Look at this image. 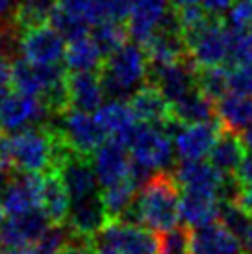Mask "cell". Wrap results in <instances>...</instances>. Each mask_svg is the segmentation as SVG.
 <instances>
[{
  "label": "cell",
  "instance_id": "cell-1",
  "mask_svg": "<svg viewBox=\"0 0 252 254\" xmlns=\"http://www.w3.org/2000/svg\"><path fill=\"white\" fill-rule=\"evenodd\" d=\"M72 152L54 128L34 127L0 137V163L24 175H47Z\"/></svg>",
  "mask_w": 252,
  "mask_h": 254
},
{
  "label": "cell",
  "instance_id": "cell-2",
  "mask_svg": "<svg viewBox=\"0 0 252 254\" xmlns=\"http://www.w3.org/2000/svg\"><path fill=\"white\" fill-rule=\"evenodd\" d=\"M180 186L169 173H156L143 182L135 202L123 215V221L163 232L180 223Z\"/></svg>",
  "mask_w": 252,
  "mask_h": 254
},
{
  "label": "cell",
  "instance_id": "cell-3",
  "mask_svg": "<svg viewBox=\"0 0 252 254\" xmlns=\"http://www.w3.org/2000/svg\"><path fill=\"white\" fill-rule=\"evenodd\" d=\"M165 127L137 123L125 139L132 156L133 177L137 182H147L156 173H165L175 160V145Z\"/></svg>",
  "mask_w": 252,
  "mask_h": 254
},
{
  "label": "cell",
  "instance_id": "cell-4",
  "mask_svg": "<svg viewBox=\"0 0 252 254\" xmlns=\"http://www.w3.org/2000/svg\"><path fill=\"white\" fill-rule=\"evenodd\" d=\"M102 82L112 99H128L150 76V62L141 43H125L102 65Z\"/></svg>",
  "mask_w": 252,
  "mask_h": 254
},
{
  "label": "cell",
  "instance_id": "cell-5",
  "mask_svg": "<svg viewBox=\"0 0 252 254\" xmlns=\"http://www.w3.org/2000/svg\"><path fill=\"white\" fill-rule=\"evenodd\" d=\"M184 41L189 62L198 71L219 67L230 58L232 32L219 21V17H210L196 30L186 34Z\"/></svg>",
  "mask_w": 252,
  "mask_h": 254
},
{
  "label": "cell",
  "instance_id": "cell-6",
  "mask_svg": "<svg viewBox=\"0 0 252 254\" xmlns=\"http://www.w3.org/2000/svg\"><path fill=\"white\" fill-rule=\"evenodd\" d=\"M58 115H60V121L54 132L74 154L91 156L108 139V135L98 125L95 113L67 108L65 112Z\"/></svg>",
  "mask_w": 252,
  "mask_h": 254
},
{
  "label": "cell",
  "instance_id": "cell-7",
  "mask_svg": "<svg viewBox=\"0 0 252 254\" xmlns=\"http://www.w3.org/2000/svg\"><path fill=\"white\" fill-rule=\"evenodd\" d=\"M50 113V106L39 97L19 89L7 91L0 99V130L6 134H15L41 127V123L49 119Z\"/></svg>",
  "mask_w": 252,
  "mask_h": 254
},
{
  "label": "cell",
  "instance_id": "cell-8",
  "mask_svg": "<svg viewBox=\"0 0 252 254\" xmlns=\"http://www.w3.org/2000/svg\"><path fill=\"white\" fill-rule=\"evenodd\" d=\"M165 128L173 134L175 152L182 162H196V160L208 158L223 132L221 125L213 121L180 125L173 119L165 125Z\"/></svg>",
  "mask_w": 252,
  "mask_h": 254
},
{
  "label": "cell",
  "instance_id": "cell-9",
  "mask_svg": "<svg viewBox=\"0 0 252 254\" xmlns=\"http://www.w3.org/2000/svg\"><path fill=\"white\" fill-rule=\"evenodd\" d=\"M67 39L52 24L22 30L19 37L21 58L34 65H60L65 60Z\"/></svg>",
  "mask_w": 252,
  "mask_h": 254
},
{
  "label": "cell",
  "instance_id": "cell-10",
  "mask_svg": "<svg viewBox=\"0 0 252 254\" xmlns=\"http://www.w3.org/2000/svg\"><path fill=\"white\" fill-rule=\"evenodd\" d=\"M95 240L97 245H108L123 254H156V238L152 230L123 219L108 221Z\"/></svg>",
  "mask_w": 252,
  "mask_h": 254
},
{
  "label": "cell",
  "instance_id": "cell-11",
  "mask_svg": "<svg viewBox=\"0 0 252 254\" xmlns=\"http://www.w3.org/2000/svg\"><path fill=\"white\" fill-rule=\"evenodd\" d=\"M91 163L100 188H108L133 177V163L128 147L115 137H108L93 152Z\"/></svg>",
  "mask_w": 252,
  "mask_h": 254
},
{
  "label": "cell",
  "instance_id": "cell-12",
  "mask_svg": "<svg viewBox=\"0 0 252 254\" xmlns=\"http://www.w3.org/2000/svg\"><path fill=\"white\" fill-rule=\"evenodd\" d=\"M43 175H24L19 173L7 182L6 190L0 195V208L6 217L22 215L41 210Z\"/></svg>",
  "mask_w": 252,
  "mask_h": 254
},
{
  "label": "cell",
  "instance_id": "cell-13",
  "mask_svg": "<svg viewBox=\"0 0 252 254\" xmlns=\"http://www.w3.org/2000/svg\"><path fill=\"white\" fill-rule=\"evenodd\" d=\"M50 225L52 223L41 210L2 219L0 221V249L32 247Z\"/></svg>",
  "mask_w": 252,
  "mask_h": 254
},
{
  "label": "cell",
  "instance_id": "cell-14",
  "mask_svg": "<svg viewBox=\"0 0 252 254\" xmlns=\"http://www.w3.org/2000/svg\"><path fill=\"white\" fill-rule=\"evenodd\" d=\"M56 171L65 184V190L69 193L70 200H80V198H87L100 193L98 191L100 184H98L89 156L69 152L60 162Z\"/></svg>",
  "mask_w": 252,
  "mask_h": 254
},
{
  "label": "cell",
  "instance_id": "cell-15",
  "mask_svg": "<svg viewBox=\"0 0 252 254\" xmlns=\"http://www.w3.org/2000/svg\"><path fill=\"white\" fill-rule=\"evenodd\" d=\"M143 47L147 50L150 67L175 64V62L186 60L188 58V47H186L184 36L180 32L178 21H176V15L175 17H167L163 26Z\"/></svg>",
  "mask_w": 252,
  "mask_h": 254
},
{
  "label": "cell",
  "instance_id": "cell-16",
  "mask_svg": "<svg viewBox=\"0 0 252 254\" xmlns=\"http://www.w3.org/2000/svg\"><path fill=\"white\" fill-rule=\"evenodd\" d=\"M195 65L182 60V62H175V64L158 65V67H150V78L152 84L163 93V97L175 104L176 100L184 99L186 95L196 89V74Z\"/></svg>",
  "mask_w": 252,
  "mask_h": 254
},
{
  "label": "cell",
  "instance_id": "cell-17",
  "mask_svg": "<svg viewBox=\"0 0 252 254\" xmlns=\"http://www.w3.org/2000/svg\"><path fill=\"white\" fill-rule=\"evenodd\" d=\"M69 108L95 113L108 97L102 76L93 71L70 72L65 78Z\"/></svg>",
  "mask_w": 252,
  "mask_h": 254
},
{
  "label": "cell",
  "instance_id": "cell-18",
  "mask_svg": "<svg viewBox=\"0 0 252 254\" xmlns=\"http://www.w3.org/2000/svg\"><path fill=\"white\" fill-rule=\"evenodd\" d=\"M169 0H132L128 15V34L133 41L145 43L167 21Z\"/></svg>",
  "mask_w": 252,
  "mask_h": 254
},
{
  "label": "cell",
  "instance_id": "cell-19",
  "mask_svg": "<svg viewBox=\"0 0 252 254\" xmlns=\"http://www.w3.org/2000/svg\"><path fill=\"white\" fill-rule=\"evenodd\" d=\"M108 213L102 204L100 193L80 200H70L67 225L72 236L80 238H95L106 225H108Z\"/></svg>",
  "mask_w": 252,
  "mask_h": 254
},
{
  "label": "cell",
  "instance_id": "cell-20",
  "mask_svg": "<svg viewBox=\"0 0 252 254\" xmlns=\"http://www.w3.org/2000/svg\"><path fill=\"white\" fill-rule=\"evenodd\" d=\"M223 197L208 191L182 190L180 197V221L188 228L210 225L219 219Z\"/></svg>",
  "mask_w": 252,
  "mask_h": 254
},
{
  "label": "cell",
  "instance_id": "cell-21",
  "mask_svg": "<svg viewBox=\"0 0 252 254\" xmlns=\"http://www.w3.org/2000/svg\"><path fill=\"white\" fill-rule=\"evenodd\" d=\"M193 254H243V240L221 221L193 228Z\"/></svg>",
  "mask_w": 252,
  "mask_h": 254
},
{
  "label": "cell",
  "instance_id": "cell-22",
  "mask_svg": "<svg viewBox=\"0 0 252 254\" xmlns=\"http://www.w3.org/2000/svg\"><path fill=\"white\" fill-rule=\"evenodd\" d=\"M128 102H130L133 115L137 117L139 123L165 127L169 121H173L171 102L163 97V93L154 84L141 85L139 89L130 97Z\"/></svg>",
  "mask_w": 252,
  "mask_h": 254
},
{
  "label": "cell",
  "instance_id": "cell-23",
  "mask_svg": "<svg viewBox=\"0 0 252 254\" xmlns=\"http://www.w3.org/2000/svg\"><path fill=\"white\" fill-rule=\"evenodd\" d=\"M95 117L108 137H115L123 143L139 123L133 115L130 102H126L125 99H112L104 102L95 112Z\"/></svg>",
  "mask_w": 252,
  "mask_h": 254
},
{
  "label": "cell",
  "instance_id": "cell-24",
  "mask_svg": "<svg viewBox=\"0 0 252 254\" xmlns=\"http://www.w3.org/2000/svg\"><path fill=\"white\" fill-rule=\"evenodd\" d=\"M106 62L104 50L100 49L93 34H82L67 41L65 49V65L70 72H85L102 69Z\"/></svg>",
  "mask_w": 252,
  "mask_h": 254
},
{
  "label": "cell",
  "instance_id": "cell-25",
  "mask_svg": "<svg viewBox=\"0 0 252 254\" xmlns=\"http://www.w3.org/2000/svg\"><path fill=\"white\" fill-rule=\"evenodd\" d=\"M215 117L223 130L243 132L252 125V95L226 93L215 100Z\"/></svg>",
  "mask_w": 252,
  "mask_h": 254
},
{
  "label": "cell",
  "instance_id": "cell-26",
  "mask_svg": "<svg viewBox=\"0 0 252 254\" xmlns=\"http://www.w3.org/2000/svg\"><path fill=\"white\" fill-rule=\"evenodd\" d=\"M70 208V197L58 171L43 175L41 212L49 217L52 225H63L67 221Z\"/></svg>",
  "mask_w": 252,
  "mask_h": 254
},
{
  "label": "cell",
  "instance_id": "cell-27",
  "mask_svg": "<svg viewBox=\"0 0 252 254\" xmlns=\"http://www.w3.org/2000/svg\"><path fill=\"white\" fill-rule=\"evenodd\" d=\"M245 143L239 137L236 132H228V130H223L219 139L215 141L213 148L210 152V160L208 162L217 167L223 175L226 177H232L236 175L239 169V165L245 158Z\"/></svg>",
  "mask_w": 252,
  "mask_h": 254
},
{
  "label": "cell",
  "instance_id": "cell-28",
  "mask_svg": "<svg viewBox=\"0 0 252 254\" xmlns=\"http://www.w3.org/2000/svg\"><path fill=\"white\" fill-rule=\"evenodd\" d=\"M171 115L180 125L211 121V117L215 115V100L206 97L198 89H193L184 99L176 100L175 104H171Z\"/></svg>",
  "mask_w": 252,
  "mask_h": 254
},
{
  "label": "cell",
  "instance_id": "cell-29",
  "mask_svg": "<svg viewBox=\"0 0 252 254\" xmlns=\"http://www.w3.org/2000/svg\"><path fill=\"white\" fill-rule=\"evenodd\" d=\"M137 188H139V182L135 180V177H132L126 178V180H123L119 184L108 186V188H104V191H100L102 204H104L110 221L123 219V215L130 210V206L137 198V193H139Z\"/></svg>",
  "mask_w": 252,
  "mask_h": 254
},
{
  "label": "cell",
  "instance_id": "cell-30",
  "mask_svg": "<svg viewBox=\"0 0 252 254\" xmlns=\"http://www.w3.org/2000/svg\"><path fill=\"white\" fill-rule=\"evenodd\" d=\"M54 7H56V0H21L13 11L15 26L22 32L34 26L49 24Z\"/></svg>",
  "mask_w": 252,
  "mask_h": 254
},
{
  "label": "cell",
  "instance_id": "cell-31",
  "mask_svg": "<svg viewBox=\"0 0 252 254\" xmlns=\"http://www.w3.org/2000/svg\"><path fill=\"white\" fill-rule=\"evenodd\" d=\"M156 254H193L191 230L186 225H176L160 232L156 238Z\"/></svg>",
  "mask_w": 252,
  "mask_h": 254
},
{
  "label": "cell",
  "instance_id": "cell-32",
  "mask_svg": "<svg viewBox=\"0 0 252 254\" xmlns=\"http://www.w3.org/2000/svg\"><path fill=\"white\" fill-rule=\"evenodd\" d=\"M196 89L202 91L211 100H219L228 93V69L223 65L200 69L196 72Z\"/></svg>",
  "mask_w": 252,
  "mask_h": 254
},
{
  "label": "cell",
  "instance_id": "cell-33",
  "mask_svg": "<svg viewBox=\"0 0 252 254\" xmlns=\"http://www.w3.org/2000/svg\"><path fill=\"white\" fill-rule=\"evenodd\" d=\"M126 36H128V28H125L119 21L100 22V24H97L95 30H93V37L97 39V43L100 45V49L104 50L106 58L125 45Z\"/></svg>",
  "mask_w": 252,
  "mask_h": 254
},
{
  "label": "cell",
  "instance_id": "cell-34",
  "mask_svg": "<svg viewBox=\"0 0 252 254\" xmlns=\"http://www.w3.org/2000/svg\"><path fill=\"white\" fill-rule=\"evenodd\" d=\"M70 240L72 232L69 230V226L65 228L63 225H50L32 247L35 254H63Z\"/></svg>",
  "mask_w": 252,
  "mask_h": 254
},
{
  "label": "cell",
  "instance_id": "cell-35",
  "mask_svg": "<svg viewBox=\"0 0 252 254\" xmlns=\"http://www.w3.org/2000/svg\"><path fill=\"white\" fill-rule=\"evenodd\" d=\"M252 215L247 210H243L236 200H224L221 206V213H219V221L223 223L228 230L239 236L241 240L245 238L249 225H251Z\"/></svg>",
  "mask_w": 252,
  "mask_h": 254
},
{
  "label": "cell",
  "instance_id": "cell-36",
  "mask_svg": "<svg viewBox=\"0 0 252 254\" xmlns=\"http://www.w3.org/2000/svg\"><path fill=\"white\" fill-rule=\"evenodd\" d=\"M230 58L234 64L252 65V26L245 30H232Z\"/></svg>",
  "mask_w": 252,
  "mask_h": 254
},
{
  "label": "cell",
  "instance_id": "cell-37",
  "mask_svg": "<svg viewBox=\"0 0 252 254\" xmlns=\"http://www.w3.org/2000/svg\"><path fill=\"white\" fill-rule=\"evenodd\" d=\"M228 93L252 95V65L234 64L228 69Z\"/></svg>",
  "mask_w": 252,
  "mask_h": 254
},
{
  "label": "cell",
  "instance_id": "cell-38",
  "mask_svg": "<svg viewBox=\"0 0 252 254\" xmlns=\"http://www.w3.org/2000/svg\"><path fill=\"white\" fill-rule=\"evenodd\" d=\"M232 30H245L252 26V0H234L228 9Z\"/></svg>",
  "mask_w": 252,
  "mask_h": 254
},
{
  "label": "cell",
  "instance_id": "cell-39",
  "mask_svg": "<svg viewBox=\"0 0 252 254\" xmlns=\"http://www.w3.org/2000/svg\"><path fill=\"white\" fill-rule=\"evenodd\" d=\"M13 85V64L0 52V99Z\"/></svg>",
  "mask_w": 252,
  "mask_h": 254
},
{
  "label": "cell",
  "instance_id": "cell-40",
  "mask_svg": "<svg viewBox=\"0 0 252 254\" xmlns=\"http://www.w3.org/2000/svg\"><path fill=\"white\" fill-rule=\"evenodd\" d=\"M91 238H80L74 236V240H70L67 249L63 251V254H97V251L91 245Z\"/></svg>",
  "mask_w": 252,
  "mask_h": 254
},
{
  "label": "cell",
  "instance_id": "cell-41",
  "mask_svg": "<svg viewBox=\"0 0 252 254\" xmlns=\"http://www.w3.org/2000/svg\"><path fill=\"white\" fill-rule=\"evenodd\" d=\"M236 180L239 182V186H252V150L243 158L236 173Z\"/></svg>",
  "mask_w": 252,
  "mask_h": 254
},
{
  "label": "cell",
  "instance_id": "cell-42",
  "mask_svg": "<svg viewBox=\"0 0 252 254\" xmlns=\"http://www.w3.org/2000/svg\"><path fill=\"white\" fill-rule=\"evenodd\" d=\"M206 13L211 17H221L224 11H228L234 0H200Z\"/></svg>",
  "mask_w": 252,
  "mask_h": 254
},
{
  "label": "cell",
  "instance_id": "cell-43",
  "mask_svg": "<svg viewBox=\"0 0 252 254\" xmlns=\"http://www.w3.org/2000/svg\"><path fill=\"white\" fill-rule=\"evenodd\" d=\"M234 200H236L243 210H247V212L252 215V186H239Z\"/></svg>",
  "mask_w": 252,
  "mask_h": 254
},
{
  "label": "cell",
  "instance_id": "cell-44",
  "mask_svg": "<svg viewBox=\"0 0 252 254\" xmlns=\"http://www.w3.org/2000/svg\"><path fill=\"white\" fill-rule=\"evenodd\" d=\"M15 11V0H0V24Z\"/></svg>",
  "mask_w": 252,
  "mask_h": 254
},
{
  "label": "cell",
  "instance_id": "cell-45",
  "mask_svg": "<svg viewBox=\"0 0 252 254\" xmlns=\"http://www.w3.org/2000/svg\"><path fill=\"white\" fill-rule=\"evenodd\" d=\"M9 180H11V178H9V169H7L4 163H0V195H2V191L6 190V186Z\"/></svg>",
  "mask_w": 252,
  "mask_h": 254
},
{
  "label": "cell",
  "instance_id": "cell-46",
  "mask_svg": "<svg viewBox=\"0 0 252 254\" xmlns=\"http://www.w3.org/2000/svg\"><path fill=\"white\" fill-rule=\"evenodd\" d=\"M0 254H35L34 247H21V249H0Z\"/></svg>",
  "mask_w": 252,
  "mask_h": 254
},
{
  "label": "cell",
  "instance_id": "cell-47",
  "mask_svg": "<svg viewBox=\"0 0 252 254\" xmlns=\"http://www.w3.org/2000/svg\"><path fill=\"white\" fill-rule=\"evenodd\" d=\"M198 0H169V4L175 7V9H182L188 6H195Z\"/></svg>",
  "mask_w": 252,
  "mask_h": 254
},
{
  "label": "cell",
  "instance_id": "cell-48",
  "mask_svg": "<svg viewBox=\"0 0 252 254\" xmlns=\"http://www.w3.org/2000/svg\"><path fill=\"white\" fill-rule=\"evenodd\" d=\"M241 139L245 143V147L249 148V150H252V125L241 132Z\"/></svg>",
  "mask_w": 252,
  "mask_h": 254
},
{
  "label": "cell",
  "instance_id": "cell-49",
  "mask_svg": "<svg viewBox=\"0 0 252 254\" xmlns=\"http://www.w3.org/2000/svg\"><path fill=\"white\" fill-rule=\"evenodd\" d=\"M243 243H245L247 251L252 254V219H251V225H249V230H247L245 238H243Z\"/></svg>",
  "mask_w": 252,
  "mask_h": 254
},
{
  "label": "cell",
  "instance_id": "cell-50",
  "mask_svg": "<svg viewBox=\"0 0 252 254\" xmlns=\"http://www.w3.org/2000/svg\"><path fill=\"white\" fill-rule=\"evenodd\" d=\"M95 251H97V254H123L119 251H115V249L108 247V245H97Z\"/></svg>",
  "mask_w": 252,
  "mask_h": 254
},
{
  "label": "cell",
  "instance_id": "cell-51",
  "mask_svg": "<svg viewBox=\"0 0 252 254\" xmlns=\"http://www.w3.org/2000/svg\"><path fill=\"white\" fill-rule=\"evenodd\" d=\"M4 219V212H2V208H0V221Z\"/></svg>",
  "mask_w": 252,
  "mask_h": 254
}]
</instances>
